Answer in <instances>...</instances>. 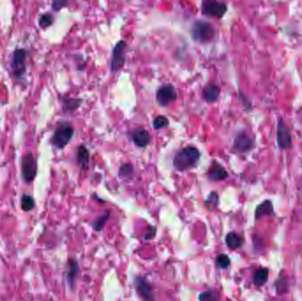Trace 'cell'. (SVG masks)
I'll list each match as a JSON object with an SVG mask.
<instances>
[{
  "label": "cell",
  "instance_id": "2e32d148",
  "mask_svg": "<svg viewBox=\"0 0 302 301\" xmlns=\"http://www.w3.org/2000/svg\"><path fill=\"white\" fill-rule=\"evenodd\" d=\"M274 215V207L273 203L270 200L263 201L261 204H259L256 208L255 217L258 220L263 216H271Z\"/></svg>",
  "mask_w": 302,
  "mask_h": 301
},
{
  "label": "cell",
  "instance_id": "cb8c5ba5",
  "mask_svg": "<svg viewBox=\"0 0 302 301\" xmlns=\"http://www.w3.org/2000/svg\"><path fill=\"white\" fill-rule=\"evenodd\" d=\"M54 23V17L50 13H45L41 14L40 17L38 19V24L41 28L46 29L47 27H50Z\"/></svg>",
  "mask_w": 302,
  "mask_h": 301
},
{
  "label": "cell",
  "instance_id": "7c38bea8",
  "mask_svg": "<svg viewBox=\"0 0 302 301\" xmlns=\"http://www.w3.org/2000/svg\"><path fill=\"white\" fill-rule=\"evenodd\" d=\"M130 138L136 146L141 148H146L151 139L149 132L144 128H136L132 131Z\"/></svg>",
  "mask_w": 302,
  "mask_h": 301
},
{
  "label": "cell",
  "instance_id": "4fadbf2b",
  "mask_svg": "<svg viewBox=\"0 0 302 301\" xmlns=\"http://www.w3.org/2000/svg\"><path fill=\"white\" fill-rule=\"evenodd\" d=\"M207 177L209 180L213 181H221L227 179L229 177V174L225 167L217 161H214L212 162L211 165L208 170Z\"/></svg>",
  "mask_w": 302,
  "mask_h": 301
},
{
  "label": "cell",
  "instance_id": "9c48e42d",
  "mask_svg": "<svg viewBox=\"0 0 302 301\" xmlns=\"http://www.w3.org/2000/svg\"><path fill=\"white\" fill-rule=\"evenodd\" d=\"M276 138H277V144L280 149H288L292 148L293 145L292 135L286 124L284 123L283 117L279 118Z\"/></svg>",
  "mask_w": 302,
  "mask_h": 301
},
{
  "label": "cell",
  "instance_id": "d6986e66",
  "mask_svg": "<svg viewBox=\"0 0 302 301\" xmlns=\"http://www.w3.org/2000/svg\"><path fill=\"white\" fill-rule=\"evenodd\" d=\"M269 279V270L267 268H259L253 274V282L257 287H261Z\"/></svg>",
  "mask_w": 302,
  "mask_h": 301
},
{
  "label": "cell",
  "instance_id": "484cf974",
  "mask_svg": "<svg viewBox=\"0 0 302 301\" xmlns=\"http://www.w3.org/2000/svg\"><path fill=\"white\" fill-rule=\"evenodd\" d=\"M218 203H219V196L216 192H211L205 202V204L209 210L216 209Z\"/></svg>",
  "mask_w": 302,
  "mask_h": 301
},
{
  "label": "cell",
  "instance_id": "f1b7e54d",
  "mask_svg": "<svg viewBox=\"0 0 302 301\" xmlns=\"http://www.w3.org/2000/svg\"><path fill=\"white\" fill-rule=\"evenodd\" d=\"M275 287L279 294H284L288 292V283L284 278H279L275 283Z\"/></svg>",
  "mask_w": 302,
  "mask_h": 301
},
{
  "label": "cell",
  "instance_id": "52a82bcc",
  "mask_svg": "<svg viewBox=\"0 0 302 301\" xmlns=\"http://www.w3.org/2000/svg\"><path fill=\"white\" fill-rule=\"evenodd\" d=\"M157 102L160 106L166 107L171 103H174L178 98L177 91L171 84H164L158 88L156 94Z\"/></svg>",
  "mask_w": 302,
  "mask_h": 301
},
{
  "label": "cell",
  "instance_id": "4316f807",
  "mask_svg": "<svg viewBox=\"0 0 302 301\" xmlns=\"http://www.w3.org/2000/svg\"><path fill=\"white\" fill-rule=\"evenodd\" d=\"M109 217H110V212H105L104 215H101L98 218H96L93 223L94 230L96 232H101L104 228L106 221L108 220Z\"/></svg>",
  "mask_w": 302,
  "mask_h": 301
},
{
  "label": "cell",
  "instance_id": "7a4b0ae2",
  "mask_svg": "<svg viewBox=\"0 0 302 301\" xmlns=\"http://www.w3.org/2000/svg\"><path fill=\"white\" fill-rule=\"evenodd\" d=\"M191 36L193 40L200 44L211 42L216 36L215 27L212 24L204 21H196L191 27Z\"/></svg>",
  "mask_w": 302,
  "mask_h": 301
},
{
  "label": "cell",
  "instance_id": "44dd1931",
  "mask_svg": "<svg viewBox=\"0 0 302 301\" xmlns=\"http://www.w3.org/2000/svg\"><path fill=\"white\" fill-rule=\"evenodd\" d=\"M21 206L23 211H31L36 206L35 199L29 194H23L21 199Z\"/></svg>",
  "mask_w": 302,
  "mask_h": 301
},
{
  "label": "cell",
  "instance_id": "9a60e30c",
  "mask_svg": "<svg viewBox=\"0 0 302 301\" xmlns=\"http://www.w3.org/2000/svg\"><path fill=\"white\" fill-rule=\"evenodd\" d=\"M220 91V88L216 84H209L203 89V98L209 104H213L219 98Z\"/></svg>",
  "mask_w": 302,
  "mask_h": 301
},
{
  "label": "cell",
  "instance_id": "e0dca14e",
  "mask_svg": "<svg viewBox=\"0 0 302 301\" xmlns=\"http://www.w3.org/2000/svg\"><path fill=\"white\" fill-rule=\"evenodd\" d=\"M79 271V265L75 259H69L67 264L66 270V279L70 287H73L74 281L76 278L77 274Z\"/></svg>",
  "mask_w": 302,
  "mask_h": 301
},
{
  "label": "cell",
  "instance_id": "3957f363",
  "mask_svg": "<svg viewBox=\"0 0 302 301\" xmlns=\"http://www.w3.org/2000/svg\"><path fill=\"white\" fill-rule=\"evenodd\" d=\"M73 135L74 128L72 125L68 122H62L55 129L50 138V143L58 149H63L71 141Z\"/></svg>",
  "mask_w": 302,
  "mask_h": 301
},
{
  "label": "cell",
  "instance_id": "4dcf8cb0",
  "mask_svg": "<svg viewBox=\"0 0 302 301\" xmlns=\"http://www.w3.org/2000/svg\"><path fill=\"white\" fill-rule=\"evenodd\" d=\"M157 234V228L155 226H149V228L146 230L144 234V238L146 240L152 239Z\"/></svg>",
  "mask_w": 302,
  "mask_h": 301
},
{
  "label": "cell",
  "instance_id": "5b68a950",
  "mask_svg": "<svg viewBox=\"0 0 302 301\" xmlns=\"http://www.w3.org/2000/svg\"><path fill=\"white\" fill-rule=\"evenodd\" d=\"M37 161L31 152L25 154L22 160V177L25 183L30 184L37 175Z\"/></svg>",
  "mask_w": 302,
  "mask_h": 301
},
{
  "label": "cell",
  "instance_id": "7402d4cb",
  "mask_svg": "<svg viewBox=\"0 0 302 301\" xmlns=\"http://www.w3.org/2000/svg\"><path fill=\"white\" fill-rule=\"evenodd\" d=\"M220 294L216 290L204 291L199 296L200 301H220Z\"/></svg>",
  "mask_w": 302,
  "mask_h": 301
},
{
  "label": "cell",
  "instance_id": "f546056e",
  "mask_svg": "<svg viewBox=\"0 0 302 301\" xmlns=\"http://www.w3.org/2000/svg\"><path fill=\"white\" fill-rule=\"evenodd\" d=\"M67 5H68V2H67V1L57 0V1L52 2V4H51V8H52V10L56 11V12H59V11H60V10L62 9V8L65 7Z\"/></svg>",
  "mask_w": 302,
  "mask_h": 301
},
{
  "label": "cell",
  "instance_id": "6da1fadb",
  "mask_svg": "<svg viewBox=\"0 0 302 301\" xmlns=\"http://www.w3.org/2000/svg\"><path fill=\"white\" fill-rule=\"evenodd\" d=\"M201 158V152L193 146L181 148L173 158V166L178 171H187L197 165Z\"/></svg>",
  "mask_w": 302,
  "mask_h": 301
},
{
  "label": "cell",
  "instance_id": "d4e9b609",
  "mask_svg": "<svg viewBox=\"0 0 302 301\" xmlns=\"http://www.w3.org/2000/svg\"><path fill=\"white\" fill-rule=\"evenodd\" d=\"M231 264L230 258L225 254L217 255L216 258V267L220 270H226Z\"/></svg>",
  "mask_w": 302,
  "mask_h": 301
},
{
  "label": "cell",
  "instance_id": "603a6c76",
  "mask_svg": "<svg viewBox=\"0 0 302 301\" xmlns=\"http://www.w3.org/2000/svg\"><path fill=\"white\" fill-rule=\"evenodd\" d=\"M135 174V170L131 163H124L122 164L118 170V175L124 180H130Z\"/></svg>",
  "mask_w": 302,
  "mask_h": 301
},
{
  "label": "cell",
  "instance_id": "5bb4252c",
  "mask_svg": "<svg viewBox=\"0 0 302 301\" xmlns=\"http://www.w3.org/2000/svg\"><path fill=\"white\" fill-rule=\"evenodd\" d=\"M76 159L78 166L80 167L81 170L82 171L88 170V168L90 166L91 156H90V151L85 145L81 144L77 148Z\"/></svg>",
  "mask_w": 302,
  "mask_h": 301
},
{
  "label": "cell",
  "instance_id": "30bf717a",
  "mask_svg": "<svg viewBox=\"0 0 302 301\" xmlns=\"http://www.w3.org/2000/svg\"><path fill=\"white\" fill-rule=\"evenodd\" d=\"M255 147V139L245 132H240L235 136L232 149L238 154H246Z\"/></svg>",
  "mask_w": 302,
  "mask_h": 301
},
{
  "label": "cell",
  "instance_id": "83f0119b",
  "mask_svg": "<svg viewBox=\"0 0 302 301\" xmlns=\"http://www.w3.org/2000/svg\"><path fill=\"white\" fill-rule=\"evenodd\" d=\"M169 126V120L164 116H158L154 119L153 126L155 130H160Z\"/></svg>",
  "mask_w": 302,
  "mask_h": 301
},
{
  "label": "cell",
  "instance_id": "8992f818",
  "mask_svg": "<svg viewBox=\"0 0 302 301\" xmlns=\"http://www.w3.org/2000/svg\"><path fill=\"white\" fill-rule=\"evenodd\" d=\"M227 5L218 1H204L202 4L201 11L204 16L209 18L221 19L227 12Z\"/></svg>",
  "mask_w": 302,
  "mask_h": 301
},
{
  "label": "cell",
  "instance_id": "ba28073f",
  "mask_svg": "<svg viewBox=\"0 0 302 301\" xmlns=\"http://www.w3.org/2000/svg\"><path fill=\"white\" fill-rule=\"evenodd\" d=\"M126 44L125 41H118L113 48V58L111 60V71L117 72L121 69L126 62Z\"/></svg>",
  "mask_w": 302,
  "mask_h": 301
},
{
  "label": "cell",
  "instance_id": "ac0fdd59",
  "mask_svg": "<svg viewBox=\"0 0 302 301\" xmlns=\"http://www.w3.org/2000/svg\"><path fill=\"white\" fill-rule=\"evenodd\" d=\"M60 104L64 113H72L81 106L82 104V99L63 96L60 98Z\"/></svg>",
  "mask_w": 302,
  "mask_h": 301
},
{
  "label": "cell",
  "instance_id": "277c9868",
  "mask_svg": "<svg viewBox=\"0 0 302 301\" xmlns=\"http://www.w3.org/2000/svg\"><path fill=\"white\" fill-rule=\"evenodd\" d=\"M26 59L27 50L23 48H16L12 53L10 68L16 79H22L26 72Z\"/></svg>",
  "mask_w": 302,
  "mask_h": 301
},
{
  "label": "cell",
  "instance_id": "8fae6325",
  "mask_svg": "<svg viewBox=\"0 0 302 301\" xmlns=\"http://www.w3.org/2000/svg\"><path fill=\"white\" fill-rule=\"evenodd\" d=\"M135 288L138 295L144 301H154L153 290L151 284L142 277H137L135 280Z\"/></svg>",
  "mask_w": 302,
  "mask_h": 301
},
{
  "label": "cell",
  "instance_id": "ffe728a7",
  "mask_svg": "<svg viewBox=\"0 0 302 301\" xmlns=\"http://www.w3.org/2000/svg\"><path fill=\"white\" fill-rule=\"evenodd\" d=\"M226 243L227 247L232 250H235V249H238L239 247H242L244 239L241 236H239V234L232 232L226 235Z\"/></svg>",
  "mask_w": 302,
  "mask_h": 301
}]
</instances>
